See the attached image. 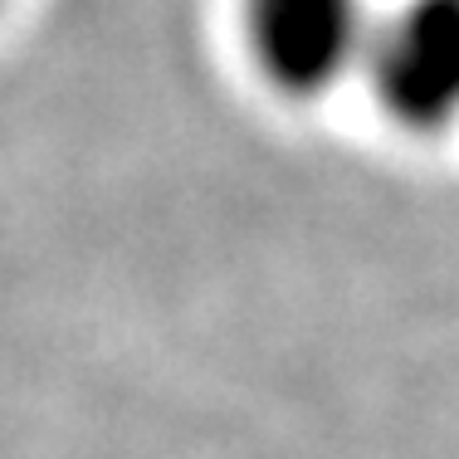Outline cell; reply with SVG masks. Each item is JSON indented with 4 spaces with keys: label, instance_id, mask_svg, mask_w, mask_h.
<instances>
[{
    "label": "cell",
    "instance_id": "obj_1",
    "mask_svg": "<svg viewBox=\"0 0 459 459\" xmlns=\"http://www.w3.org/2000/svg\"><path fill=\"white\" fill-rule=\"evenodd\" d=\"M367 69L396 123L445 133L459 117V0H406L371 30Z\"/></svg>",
    "mask_w": 459,
    "mask_h": 459
},
{
    "label": "cell",
    "instance_id": "obj_2",
    "mask_svg": "<svg viewBox=\"0 0 459 459\" xmlns=\"http://www.w3.org/2000/svg\"><path fill=\"white\" fill-rule=\"evenodd\" d=\"M249 39L279 89L327 93L367 64V0H249Z\"/></svg>",
    "mask_w": 459,
    "mask_h": 459
}]
</instances>
